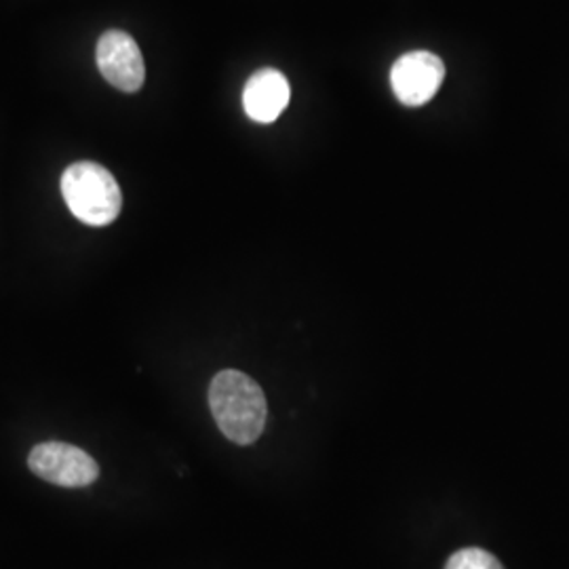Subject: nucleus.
<instances>
[{"label":"nucleus","instance_id":"1","mask_svg":"<svg viewBox=\"0 0 569 569\" xmlns=\"http://www.w3.org/2000/svg\"><path fill=\"white\" fill-rule=\"evenodd\" d=\"M209 407L218 428L237 446H251L264 432L268 403L264 390L243 371L224 369L209 387Z\"/></svg>","mask_w":569,"mask_h":569},{"label":"nucleus","instance_id":"2","mask_svg":"<svg viewBox=\"0 0 569 569\" xmlns=\"http://www.w3.org/2000/svg\"><path fill=\"white\" fill-rule=\"evenodd\" d=\"M61 197L82 224L108 226L121 216V188L102 164H70L61 173Z\"/></svg>","mask_w":569,"mask_h":569},{"label":"nucleus","instance_id":"3","mask_svg":"<svg viewBox=\"0 0 569 569\" xmlns=\"http://www.w3.org/2000/svg\"><path fill=\"white\" fill-rule=\"evenodd\" d=\"M28 467L42 481L60 488H87L100 477L98 462L87 451L61 441L39 443L28 456Z\"/></svg>","mask_w":569,"mask_h":569},{"label":"nucleus","instance_id":"4","mask_svg":"<svg viewBox=\"0 0 569 569\" xmlns=\"http://www.w3.org/2000/svg\"><path fill=\"white\" fill-rule=\"evenodd\" d=\"M446 79V63L430 51H411L395 61L390 70V87L397 100L418 108L430 102Z\"/></svg>","mask_w":569,"mask_h":569},{"label":"nucleus","instance_id":"5","mask_svg":"<svg viewBox=\"0 0 569 569\" xmlns=\"http://www.w3.org/2000/svg\"><path fill=\"white\" fill-rule=\"evenodd\" d=\"M98 68L103 79L124 93H136L146 81L142 51L133 37L122 30H108L98 41Z\"/></svg>","mask_w":569,"mask_h":569},{"label":"nucleus","instance_id":"6","mask_svg":"<svg viewBox=\"0 0 569 569\" xmlns=\"http://www.w3.org/2000/svg\"><path fill=\"white\" fill-rule=\"evenodd\" d=\"M291 100V87L283 72L274 68L258 70L243 89V108L251 121L274 122Z\"/></svg>","mask_w":569,"mask_h":569},{"label":"nucleus","instance_id":"7","mask_svg":"<svg viewBox=\"0 0 569 569\" xmlns=\"http://www.w3.org/2000/svg\"><path fill=\"white\" fill-rule=\"evenodd\" d=\"M446 569H505V566L488 550L470 547L453 552Z\"/></svg>","mask_w":569,"mask_h":569}]
</instances>
